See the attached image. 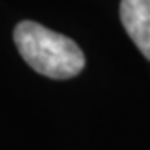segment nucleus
<instances>
[{"label":"nucleus","mask_w":150,"mask_h":150,"mask_svg":"<svg viewBox=\"0 0 150 150\" xmlns=\"http://www.w3.org/2000/svg\"><path fill=\"white\" fill-rule=\"evenodd\" d=\"M15 44L27 65L52 80H67L85 67L83 51L74 40L31 20L15 27Z\"/></svg>","instance_id":"f257e3e1"},{"label":"nucleus","mask_w":150,"mask_h":150,"mask_svg":"<svg viewBox=\"0 0 150 150\" xmlns=\"http://www.w3.org/2000/svg\"><path fill=\"white\" fill-rule=\"evenodd\" d=\"M120 18L130 40L150 60V0H121Z\"/></svg>","instance_id":"f03ea898"}]
</instances>
